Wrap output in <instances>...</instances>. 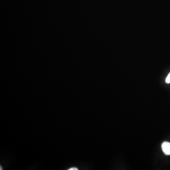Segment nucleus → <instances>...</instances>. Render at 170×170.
Segmentation results:
<instances>
[{
	"mask_svg": "<svg viewBox=\"0 0 170 170\" xmlns=\"http://www.w3.org/2000/svg\"><path fill=\"white\" fill-rule=\"evenodd\" d=\"M166 82L167 84H170V73H169L168 76H167L166 78Z\"/></svg>",
	"mask_w": 170,
	"mask_h": 170,
	"instance_id": "2",
	"label": "nucleus"
},
{
	"mask_svg": "<svg viewBox=\"0 0 170 170\" xmlns=\"http://www.w3.org/2000/svg\"><path fill=\"white\" fill-rule=\"evenodd\" d=\"M162 150L166 155H170V143L164 142L162 145Z\"/></svg>",
	"mask_w": 170,
	"mask_h": 170,
	"instance_id": "1",
	"label": "nucleus"
},
{
	"mask_svg": "<svg viewBox=\"0 0 170 170\" xmlns=\"http://www.w3.org/2000/svg\"><path fill=\"white\" fill-rule=\"evenodd\" d=\"M69 170H78V169H77V168H70V169H69Z\"/></svg>",
	"mask_w": 170,
	"mask_h": 170,
	"instance_id": "3",
	"label": "nucleus"
}]
</instances>
